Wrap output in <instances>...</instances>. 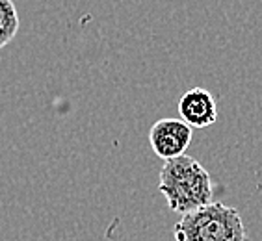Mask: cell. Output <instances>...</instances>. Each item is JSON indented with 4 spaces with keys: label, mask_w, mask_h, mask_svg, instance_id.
<instances>
[{
    "label": "cell",
    "mask_w": 262,
    "mask_h": 241,
    "mask_svg": "<svg viewBox=\"0 0 262 241\" xmlns=\"http://www.w3.org/2000/svg\"><path fill=\"white\" fill-rule=\"evenodd\" d=\"M173 236L175 241H249L238 210L222 202L184 213L173 226Z\"/></svg>",
    "instance_id": "7a4b0ae2"
},
{
    "label": "cell",
    "mask_w": 262,
    "mask_h": 241,
    "mask_svg": "<svg viewBox=\"0 0 262 241\" xmlns=\"http://www.w3.org/2000/svg\"><path fill=\"white\" fill-rule=\"evenodd\" d=\"M192 126L186 125L182 119H158L149 130V143L155 154L162 160H171L182 156L192 143Z\"/></svg>",
    "instance_id": "3957f363"
},
{
    "label": "cell",
    "mask_w": 262,
    "mask_h": 241,
    "mask_svg": "<svg viewBox=\"0 0 262 241\" xmlns=\"http://www.w3.org/2000/svg\"><path fill=\"white\" fill-rule=\"evenodd\" d=\"M179 115L192 128H207L217 119L216 99L205 87H192L179 101Z\"/></svg>",
    "instance_id": "277c9868"
},
{
    "label": "cell",
    "mask_w": 262,
    "mask_h": 241,
    "mask_svg": "<svg viewBox=\"0 0 262 241\" xmlns=\"http://www.w3.org/2000/svg\"><path fill=\"white\" fill-rule=\"evenodd\" d=\"M158 191L175 213H188L212 202L214 186L205 167L192 156H177L166 160L160 169Z\"/></svg>",
    "instance_id": "6da1fadb"
},
{
    "label": "cell",
    "mask_w": 262,
    "mask_h": 241,
    "mask_svg": "<svg viewBox=\"0 0 262 241\" xmlns=\"http://www.w3.org/2000/svg\"><path fill=\"white\" fill-rule=\"evenodd\" d=\"M19 32V13L13 0H0V51Z\"/></svg>",
    "instance_id": "5b68a950"
}]
</instances>
